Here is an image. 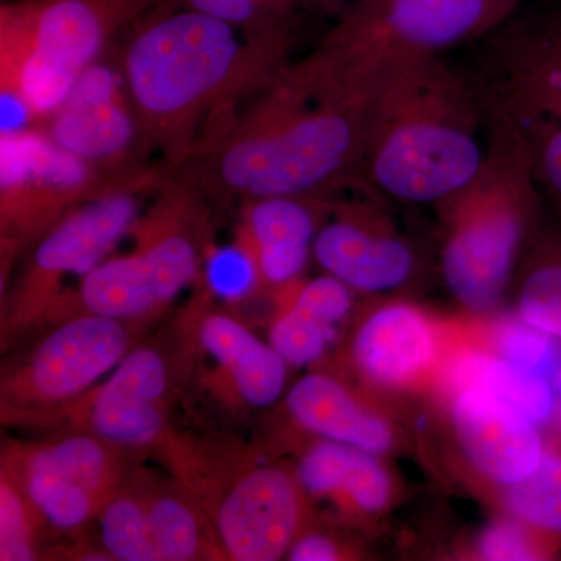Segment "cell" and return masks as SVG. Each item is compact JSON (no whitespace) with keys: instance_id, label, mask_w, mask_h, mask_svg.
Segmentation results:
<instances>
[{"instance_id":"cell-28","label":"cell","mask_w":561,"mask_h":561,"mask_svg":"<svg viewBox=\"0 0 561 561\" xmlns=\"http://www.w3.org/2000/svg\"><path fill=\"white\" fill-rule=\"evenodd\" d=\"M39 519L31 502L22 493L5 468L0 470V560L32 561L38 559L36 526Z\"/></svg>"},{"instance_id":"cell-2","label":"cell","mask_w":561,"mask_h":561,"mask_svg":"<svg viewBox=\"0 0 561 561\" xmlns=\"http://www.w3.org/2000/svg\"><path fill=\"white\" fill-rule=\"evenodd\" d=\"M486 117L478 83L440 55L391 62L373 80L359 179L401 202L448 201L485 165Z\"/></svg>"},{"instance_id":"cell-27","label":"cell","mask_w":561,"mask_h":561,"mask_svg":"<svg viewBox=\"0 0 561 561\" xmlns=\"http://www.w3.org/2000/svg\"><path fill=\"white\" fill-rule=\"evenodd\" d=\"M507 504L523 522L561 531V460L542 456L527 478L512 483Z\"/></svg>"},{"instance_id":"cell-9","label":"cell","mask_w":561,"mask_h":561,"mask_svg":"<svg viewBox=\"0 0 561 561\" xmlns=\"http://www.w3.org/2000/svg\"><path fill=\"white\" fill-rule=\"evenodd\" d=\"M131 323L98 313L66 317L2 378V419L58 420L133 348Z\"/></svg>"},{"instance_id":"cell-32","label":"cell","mask_w":561,"mask_h":561,"mask_svg":"<svg viewBox=\"0 0 561 561\" xmlns=\"http://www.w3.org/2000/svg\"><path fill=\"white\" fill-rule=\"evenodd\" d=\"M209 289L225 298H242L261 279L256 260L245 243L214 251L206 262Z\"/></svg>"},{"instance_id":"cell-13","label":"cell","mask_w":561,"mask_h":561,"mask_svg":"<svg viewBox=\"0 0 561 561\" xmlns=\"http://www.w3.org/2000/svg\"><path fill=\"white\" fill-rule=\"evenodd\" d=\"M47 125L50 139L92 165L111 181H124L146 171L130 168L131 154L144 142L119 68L98 61L77 81L69 98Z\"/></svg>"},{"instance_id":"cell-34","label":"cell","mask_w":561,"mask_h":561,"mask_svg":"<svg viewBox=\"0 0 561 561\" xmlns=\"http://www.w3.org/2000/svg\"><path fill=\"white\" fill-rule=\"evenodd\" d=\"M265 2L279 3L275 0H190L192 10L201 11L217 20L230 22V24H254L261 16Z\"/></svg>"},{"instance_id":"cell-8","label":"cell","mask_w":561,"mask_h":561,"mask_svg":"<svg viewBox=\"0 0 561 561\" xmlns=\"http://www.w3.org/2000/svg\"><path fill=\"white\" fill-rule=\"evenodd\" d=\"M153 181L146 173L111 186L70 209L41 236L16 287L3 302V343L51 316L61 301L65 280L69 276L83 278L135 231L140 194L149 191Z\"/></svg>"},{"instance_id":"cell-5","label":"cell","mask_w":561,"mask_h":561,"mask_svg":"<svg viewBox=\"0 0 561 561\" xmlns=\"http://www.w3.org/2000/svg\"><path fill=\"white\" fill-rule=\"evenodd\" d=\"M523 0H359L312 55L328 69L375 80L391 62L434 57L489 36Z\"/></svg>"},{"instance_id":"cell-14","label":"cell","mask_w":561,"mask_h":561,"mask_svg":"<svg viewBox=\"0 0 561 561\" xmlns=\"http://www.w3.org/2000/svg\"><path fill=\"white\" fill-rule=\"evenodd\" d=\"M171 370L161 351L133 346L121 364L61 419L122 451L169 442L165 404Z\"/></svg>"},{"instance_id":"cell-10","label":"cell","mask_w":561,"mask_h":561,"mask_svg":"<svg viewBox=\"0 0 561 561\" xmlns=\"http://www.w3.org/2000/svg\"><path fill=\"white\" fill-rule=\"evenodd\" d=\"M183 468L184 489L208 516L225 559L275 561L287 556L300 524V482L268 465L216 470L201 459Z\"/></svg>"},{"instance_id":"cell-24","label":"cell","mask_w":561,"mask_h":561,"mask_svg":"<svg viewBox=\"0 0 561 561\" xmlns=\"http://www.w3.org/2000/svg\"><path fill=\"white\" fill-rule=\"evenodd\" d=\"M151 540L160 561L225 559L208 516L183 485L142 478Z\"/></svg>"},{"instance_id":"cell-33","label":"cell","mask_w":561,"mask_h":561,"mask_svg":"<svg viewBox=\"0 0 561 561\" xmlns=\"http://www.w3.org/2000/svg\"><path fill=\"white\" fill-rule=\"evenodd\" d=\"M481 553L486 560H531L535 551L518 526L501 523L483 534Z\"/></svg>"},{"instance_id":"cell-19","label":"cell","mask_w":561,"mask_h":561,"mask_svg":"<svg viewBox=\"0 0 561 561\" xmlns=\"http://www.w3.org/2000/svg\"><path fill=\"white\" fill-rule=\"evenodd\" d=\"M302 197L250 201L243 243L260 268L261 279L284 286L300 275L316 239V219Z\"/></svg>"},{"instance_id":"cell-22","label":"cell","mask_w":561,"mask_h":561,"mask_svg":"<svg viewBox=\"0 0 561 561\" xmlns=\"http://www.w3.org/2000/svg\"><path fill=\"white\" fill-rule=\"evenodd\" d=\"M351 305L350 289L342 280L331 275L309 280L289 311L273 324L271 345L287 365L302 367L319 360Z\"/></svg>"},{"instance_id":"cell-15","label":"cell","mask_w":561,"mask_h":561,"mask_svg":"<svg viewBox=\"0 0 561 561\" xmlns=\"http://www.w3.org/2000/svg\"><path fill=\"white\" fill-rule=\"evenodd\" d=\"M512 18L494 31L489 79L474 81L494 113L561 124V32L548 13L527 21Z\"/></svg>"},{"instance_id":"cell-17","label":"cell","mask_w":561,"mask_h":561,"mask_svg":"<svg viewBox=\"0 0 561 561\" xmlns=\"http://www.w3.org/2000/svg\"><path fill=\"white\" fill-rule=\"evenodd\" d=\"M312 253L328 275L362 291L394 289L413 268L412 251L404 242L348 219L321 228Z\"/></svg>"},{"instance_id":"cell-29","label":"cell","mask_w":561,"mask_h":561,"mask_svg":"<svg viewBox=\"0 0 561 561\" xmlns=\"http://www.w3.org/2000/svg\"><path fill=\"white\" fill-rule=\"evenodd\" d=\"M496 348L502 359L540 373L551 382L560 378L559 351L552 335L531 327L527 321L505 323L497 332Z\"/></svg>"},{"instance_id":"cell-6","label":"cell","mask_w":561,"mask_h":561,"mask_svg":"<svg viewBox=\"0 0 561 561\" xmlns=\"http://www.w3.org/2000/svg\"><path fill=\"white\" fill-rule=\"evenodd\" d=\"M113 25L98 0H49L3 14L2 101L18 103L32 121H49L99 61Z\"/></svg>"},{"instance_id":"cell-23","label":"cell","mask_w":561,"mask_h":561,"mask_svg":"<svg viewBox=\"0 0 561 561\" xmlns=\"http://www.w3.org/2000/svg\"><path fill=\"white\" fill-rule=\"evenodd\" d=\"M302 490L316 496L345 494L365 512L381 511L390 496L389 476L373 453L332 440L317 443L298 467Z\"/></svg>"},{"instance_id":"cell-31","label":"cell","mask_w":561,"mask_h":561,"mask_svg":"<svg viewBox=\"0 0 561 561\" xmlns=\"http://www.w3.org/2000/svg\"><path fill=\"white\" fill-rule=\"evenodd\" d=\"M512 121L518 125L524 140H526L535 180L561 202L560 122L548 119Z\"/></svg>"},{"instance_id":"cell-30","label":"cell","mask_w":561,"mask_h":561,"mask_svg":"<svg viewBox=\"0 0 561 561\" xmlns=\"http://www.w3.org/2000/svg\"><path fill=\"white\" fill-rule=\"evenodd\" d=\"M523 320L561 339V262H549L527 276L519 298Z\"/></svg>"},{"instance_id":"cell-11","label":"cell","mask_w":561,"mask_h":561,"mask_svg":"<svg viewBox=\"0 0 561 561\" xmlns=\"http://www.w3.org/2000/svg\"><path fill=\"white\" fill-rule=\"evenodd\" d=\"M124 453L90 432L73 431L9 449L2 467L21 486L41 524L73 534L94 522L127 481Z\"/></svg>"},{"instance_id":"cell-35","label":"cell","mask_w":561,"mask_h":561,"mask_svg":"<svg viewBox=\"0 0 561 561\" xmlns=\"http://www.w3.org/2000/svg\"><path fill=\"white\" fill-rule=\"evenodd\" d=\"M287 556L294 561H332L339 559V549L323 535H306L294 541Z\"/></svg>"},{"instance_id":"cell-3","label":"cell","mask_w":561,"mask_h":561,"mask_svg":"<svg viewBox=\"0 0 561 561\" xmlns=\"http://www.w3.org/2000/svg\"><path fill=\"white\" fill-rule=\"evenodd\" d=\"M284 55L279 32L243 36L239 25L192 10L136 33L121 70L144 138L181 147L203 117L268 87Z\"/></svg>"},{"instance_id":"cell-18","label":"cell","mask_w":561,"mask_h":561,"mask_svg":"<svg viewBox=\"0 0 561 561\" xmlns=\"http://www.w3.org/2000/svg\"><path fill=\"white\" fill-rule=\"evenodd\" d=\"M195 337L243 404L267 408L278 400L287 364L245 324L227 313L206 312L198 320Z\"/></svg>"},{"instance_id":"cell-20","label":"cell","mask_w":561,"mask_h":561,"mask_svg":"<svg viewBox=\"0 0 561 561\" xmlns=\"http://www.w3.org/2000/svg\"><path fill=\"white\" fill-rule=\"evenodd\" d=\"M434 339L427 321L409 306H390L365 321L354 342L357 367L379 383H401L432 359Z\"/></svg>"},{"instance_id":"cell-1","label":"cell","mask_w":561,"mask_h":561,"mask_svg":"<svg viewBox=\"0 0 561 561\" xmlns=\"http://www.w3.org/2000/svg\"><path fill=\"white\" fill-rule=\"evenodd\" d=\"M373 80H354L311 57L284 69L264 98L214 142L208 181L256 201L311 197L359 179Z\"/></svg>"},{"instance_id":"cell-7","label":"cell","mask_w":561,"mask_h":561,"mask_svg":"<svg viewBox=\"0 0 561 561\" xmlns=\"http://www.w3.org/2000/svg\"><path fill=\"white\" fill-rule=\"evenodd\" d=\"M194 198L168 192L138 221V243L80 279L77 309L135 324L175 300L202 264L201 213ZM70 316V313H69Z\"/></svg>"},{"instance_id":"cell-26","label":"cell","mask_w":561,"mask_h":561,"mask_svg":"<svg viewBox=\"0 0 561 561\" xmlns=\"http://www.w3.org/2000/svg\"><path fill=\"white\" fill-rule=\"evenodd\" d=\"M95 519L110 560L160 561L151 540L142 478H128Z\"/></svg>"},{"instance_id":"cell-16","label":"cell","mask_w":561,"mask_h":561,"mask_svg":"<svg viewBox=\"0 0 561 561\" xmlns=\"http://www.w3.org/2000/svg\"><path fill=\"white\" fill-rule=\"evenodd\" d=\"M457 390L454 424L471 463L486 478L508 485L527 478L542 459L534 423L485 391Z\"/></svg>"},{"instance_id":"cell-4","label":"cell","mask_w":561,"mask_h":561,"mask_svg":"<svg viewBox=\"0 0 561 561\" xmlns=\"http://www.w3.org/2000/svg\"><path fill=\"white\" fill-rule=\"evenodd\" d=\"M534 173L519 154L494 151L482 172L451 198L453 225L443 249V276L467 308H496L522 247L534 206Z\"/></svg>"},{"instance_id":"cell-25","label":"cell","mask_w":561,"mask_h":561,"mask_svg":"<svg viewBox=\"0 0 561 561\" xmlns=\"http://www.w3.org/2000/svg\"><path fill=\"white\" fill-rule=\"evenodd\" d=\"M456 383L457 389L485 391L534 424L551 416L556 401L552 382L546 376L486 356L465 360L457 370Z\"/></svg>"},{"instance_id":"cell-12","label":"cell","mask_w":561,"mask_h":561,"mask_svg":"<svg viewBox=\"0 0 561 561\" xmlns=\"http://www.w3.org/2000/svg\"><path fill=\"white\" fill-rule=\"evenodd\" d=\"M0 139V219L9 251L38 241L70 209L128 181L106 179L46 131L25 128Z\"/></svg>"},{"instance_id":"cell-21","label":"cell","mask_w":561,"mask_h":561,"mask_svg":"<svg viewBox=\"0 0 561 561\" xmlns=\"http://www.w3.org/2000/svg\"><path fill=\"white\" fill-rule=\"evenodd\" d=\"M286 405L301 427L327 440L373 454L383 453L391 445L387 424L365 412L341 383L328 376H305L291 387Z\"/></svg>"},{"instance_id":"cell-36","label":"cell","mask_w":561,"mask_h":561,"mask_svg":"<svg viewBox=\"0 0 561 561\" xmlns=\"http://www.w3.org/2000/svg\"><path fill=\"white\" fill-rule=\"evenodd\" d=\"M549 18H551L553 24L557 25V28L561 32V0L559 7H556L553 10L548 11Z\"/></svg>"}]
</instances>
